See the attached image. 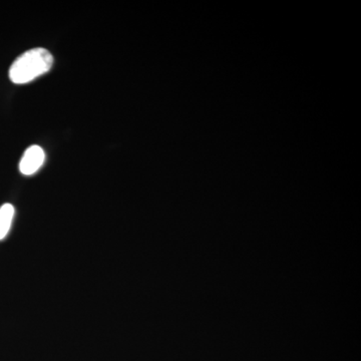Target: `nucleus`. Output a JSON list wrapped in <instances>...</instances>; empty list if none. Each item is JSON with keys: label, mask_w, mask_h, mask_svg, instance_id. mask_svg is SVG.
Instances as JSON below:
<instances>
[{"label": "nucleus", "mask_w": 361, "mask_h": 361, "mask_svg": "<svg viewBox=\"0 0 361 361\" xmlns=\"http://www.w3.org/2000/svg\"><path fill=\"white\" fill-rule=\"evenodd\" d=\"M54 56L42 47L23 52L9 68V78L16 85L27 84L51 70Z\"/></svg>", "instance_id": "1"}, {"label": "nucleus", "mask_w": 361, "mask_h": 361, "mask_svg": "<svg viewBox=\"0 0 361 361\" xmlns=\"http://www.w3.org/2000/svg\"><path fill=\"white\" fill-rule=\"evenodd\" d=\"M45 154L42 147L33 145L25 149L20 163V170L23 175L35 174L44 165Z\"/></svg>", "instance_id": "2"}, {"label": "nucleus", "mask_w": 361, "mask_h": 361, "mask_svg": "<svg viewBox=\"0 0 361 361\" xmlns=\"http://www.w3.org/2000/svg\"><path fill=\"white\" fill-rule=\"evenodd\" d=\"M14 208L11 204H4L0 207V240L4 239L8 234L13 224Z\"/></svg>", "instance_id": "3"}]
</instances>
